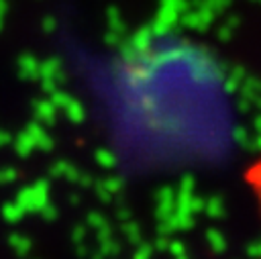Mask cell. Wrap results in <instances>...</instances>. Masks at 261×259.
I'll return each mask as SVG.
<instances>
[{
	"label": "cell",
	"instance_id": "obj_1",
	"mask_svg": "<svg viewBox=\"0 0 261 259\" xmlns=\"http://www.w3.org/2000/svg\"><path fill=\"white\" fill-rule=\"evenodd\" d=\"M245 182H247V186L251 188V192H253V196H255V200H257V206H259V210H261V155L247 167V171H245Z\"/></svg>",
	"mask_w": 261,
	"mask_h": 259
}]
</instances>
